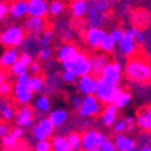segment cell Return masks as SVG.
Returning a JSON list of instances; mask_svg holds the SVG:
<instances>
[{"instance_id":"cell-16","label":"cell","mask_w":151,"mask_h":151,"mask_svg":"<svg viewBox=\"0 0 151 151\" xmlns=\"http://www.w3.org/2000/svg\"><path fill=\"white\" fill-rule=\"evenodd\" d=\"M23 29L25 32L29 33L30 35H41L42 32L46 29V23L45 19L42 18H33V17H27L25 19V23H23Z\"/></svg>"},{"instance_id":"cell-48","label":"cell","mask_w":151,"mask_h":151,"mask_svg":"<svg viewBox=\"0 0 151 151\" xmlns=\"http://www.w3.org/2000/svg\"><path fill=\"white\" fill-rule=\"evenodd\" d=\"M19 60H21L23 64H26V65H30V64L34 61V59H33V56L30 55L29 52H22V53H19Z\"/></svg>"},{"instance_id":"cell-53","label":"cell","mask_w":151,"mask_h":151,"mask_svg":"<svg viewBox=\"0 0 151 151\" xmlns=\"http://www.w3.org/2000/svg\"><path fill=\"white\" fill-rule=\"evenodd\" d=\"M61 35H63L64 41H71V38H72V32H71V30H63Z\"/></svg>"},{"instance_id":"cell-26","label":"cell","mask_w":151,"mask_h":151,"mask_svg":"<svg viewBox=\"0 0 151 151\" xmlns=\"http://www.w3.org/2000/svg\"><path fill=\"white\" fill-rule=\"evenodd\" d=\"M134 119H135V125L137 128H140L144 132H151V116L144 112V109L137 112L136 117H134Z\"/></svg>"},{"instance_id":"cell-5","label":"cell","mask_w":151,"mask_h":151,"mask_svg":"<svg viewBox=\"0 0 151 151\" xmlns=\"http://www.w3.org/2000/svg\"><path fill=\"white\" fill-rule=\"evenodd\" d=\"M120 91H121V87L102 81L101 78H97V87H95L94 95L101 104H105V105L113 104L114 98L119 95Z\"/></svg>"},{"instance_id":"cell-51","label":"cell","mask_w":151,"mask_h":151,"mask_svg":"<svg viewBox=\"0 0 151 151\" xmlns=\"http://www.w3.org/2000/svg\"><path fill=\"white\" fill-rule=\"evenodd\" d=\"M82 95H74L72 97V99H71V106H72V109L78 110L79 108H81V104H82Z\"/></svg>"},{"instance_id":"cell-3","label":"cell","mask_w":151,"mask_h":151,"mask_svg":"<svg viewBox=\"0 0 151 151\" xmlns=\"http://www.w3.org/2000/svg\"><path fill=\"white\" fill-rule=\"evenodd\" d=\"M30 74L26 72L23 75L17 76L14 84H12V99L19 106H26L33 101L34 93L30 88Z\"/></svg>"},{"instance_id":"cell-43","label":"cell","mask_w":151,"mask_h":151,"mask_svg":"<svg viewBox=\"0 0 151 151\" xmlns=\"http://www.w3.org/2000/svg\"><path fill=\"white\" fill-rule=\"evenodd\" d=\"M10 136L12 139H15L17 142H21L23 137H25V129L23 128H19V127H14L11 128L10 131Z\"/></svg>"},{"instance_id":"cell-30","label":"cell","mask_w":151,"mask_h":151,"mask_svg":"<svg viewBox=\"0 0 151 151\" xmlns=\"http://www.w3.org/2000/svg\"><path fill=\"white\" fill-rule=\"evenodd\" d=\"M15 109L11 102H7L6 105L0 109V121H4V123H10V121H14L15 117Z\"/></svg>"},{"instance_id":"cell-47","label":"cell","mask_w":151,"mask_h":151,"mask_svg":"<svg viewBox=\"0 0 151 151\" xmlns=\"http://www.w3.org/2000/svg\"><path fill=\"white\" fill-rule=\"evenodd\" d=\"M109 35L114 40L116 44H119V42L121 41V38H123V35H124V30L123 29H113L112 32L109 33Z\"/></svg>"},{"instance_id":"cell-13","label":"cell","mask_w":151,"mask_h":151,"mask_svg":"<svg viewBox=\"0 0 151 151\" xmlns=\"http://www.w3.org/2000/svg\"><path fill=\"white\" fill-rule=\"evenodd\" d=\"M27 1V17L44 18L48 15V0H26Z\"/></svg>"},{"instance_id":"cell-34","label":"cell","mask_w":151,"mask_h":151,"mask_svg":"<svg viewBox=\"0 0 151 151\" xmlns=\"http://www.w3.org/2000/svg\"><path fill=\"white\" fill-rule=\"evenodd\" d=\"M65 139L68 142V146H70L71 151H81V134L70 132L65 136Z\"/></svg>"},{"instance_id":"cell-63","label":"cell","mask_w":151,"mask_h":151,"mask_svg":"<svg viewBox=\"0 0 151 151\" xmlns=\"http://www.w3.org/2000/svg\"><path fill=\"white\" fill-rule=\"evenodd\" d=\"M0 30H1V29H0Z\"/></svg>"},{"instance_id":"cell-4","label":"cell","mask_w":151,"mask_h":151,"mask_svg":"<svg viewBox=\"0 0 151 151\" xmlns=\"http://www.w3.org/2000/svg\"><path fill=\"white\" fill-rule=\"evenodd\" d=\"M26 38V32L21 25H8L0 30V44L4 48H18Z\"/></svg>"},{"instance_id":"cell-59","label":"cell","mask_w":151,"mask_h":151,"mask_svg":"<svg viewBox=\"0 0 151 151\" xmlns=\"http://www.w3.org/2000/svg\"><path fill=\"white\" fill-rule=\"evenodd\" d=\"M90 151H99V148H93V150H90Z\"/></svg>"},{"instance_id":"cell-58","label":"cell","mask_w":151,"mask_h":151,"mask_svg":"<svg viewBox=\"0 0 151 151\" xmlns=\"http://www.w3.org/2000/svg\"><path fill=\"white\" fill-rule=\"evenodd\" d=\"M109 3H112V1H120V0H108Z\"/></svg>"},{"instance_id":"cell-21","label":"cell","mask_w":151,"mask_h":151,"mask_svg":"<svg viewBox=\"0 0 151 151\" xmlns=\"http://www.w3.org/2000/svg\"><path fill=\"white\" fill-rule=\"evenodd\" d=\"M117 119H119V109H117L113 104L106 105L105 108H104V110L101 112V123H102V125L112 127L113 124L116 123Z\"/></svg>"},{"instance_id":"cell-14","label":"cell","mask_w":151,"mask_h":151,"mask_svg":"<svg viewBox=\"0 0 151 151\" xmlns=\"http://www.w3.org/2000/svg\"><path fill=\"white\" fill-rule=\"evenodd\" d=\"M112 140L117 151H134L137 147L136 139L127 134H114Z\"/></svg>"},{"instance_id":"cell-32","label":"cell","mask_w":151,"mask_h":151,"mask_svg":"<svg viewBox=\"0 0 151 151\" xmlns=\"http://www.w3.org/2000/svg\"><path fill=\"white\" fill-rule=\"evenodd\" d=\"M64 3L63 0H52L48 6V15L50 17H59V15L63 14L64 11Z\"/></svg>"},{"instance_id":"cell-18","label":"cell","mask_w":151,"mask_h":151,"mask_svg":"<svg viewBox=\"0 0 151 151\" xmlns=\"http://www.w3.org/2000/svg\"><path fill=\"white\" fill-rule=\"evenodd\" d=\"M106 34L108 33L102 27H87V30L84 32V41L91 48H98Z\"/></svg>"},{"instance_id":"cell-10","label":"cell","mask_w":151,"mask_h":151,"mask_svg":"<svg viewBox=\"0 0 151 151\" xmlns=\"http://www.w3.org/2000/svg\"><path fill=\"white\" fill-rule=\"evenodd\" d=\"M34 110H33L32 106H19L15 112V117H14V123L15 127H19V128H32V125L34 124Z\"/></svg>"},{"instance_id":"cell-49","label":"cell","mask_w":151,"mask_h":151,"mask_svg":"<svg viewBox=\"0 0 151 151\" xmlns=\"http://www.w3.org/2000/svg\"><path fill=\"white\" fill-rule=\"evenodd\" d=\"M11 131V127L8 123H4V121H0V139H3L4 136H7Z\"/></svg>"},{"instance_id":"cell-33","label":"cell","mask_w":151,"mask_h":151,"mask_svg":"<svg viewBox=\"0 0 151 151\" xmlns=\"http://www.w3.org/2000/svg\"><path fill=\"white\" fill-rule=\"evenodd\" d=\"M53 38V30L52 29H45L41 35H38V46L40 48H49Z\"/></svg>"},{"instance_id":"cell-24","label":"cell","mask_w":151,"mask_h":151,"mask_svg":"<svg viewBox=\"0 0 151 151\" xmlns=\"http://www.w3.org/2000/svg\"><path fill=\"white\" fill-rule=\"evenodd\" d=\"M131 18H132V25H134V27L139 29V30H143V29L150 23V14H148L146 10H143V8H139V10L134 11Z\"/></svg>"},{"instance_id":"cell-8","label":"cell","mask_w":151,"mask_h":151,"mask_svg":"<svg viewBox=\"0 0 151 151\" xmlns=\"http://www.w3.org/2000/svg\"><path fill=\"white\" fill-rule=\"evenodd\" d=\"M102 109V104L97 99L95 95H84L82 98L81 108L76 110L79 117H94L99 114Z\"/></svg>"},{"instance_id":"cell-27","label":"cell","mask_w":151,"mask_h":151,"mask_svg":"<svg viewBox=\"0 0 151 151\" xmlns=\"http://www.w3.org/2000/svg\"><path fill=\"white\" fill-rule=\"evenodd\" d=\"M70 11L71 15L76 19L86 17L87 12V1H82V0H72V3L70 4Z\"/></svg>"},{"instance_id":"cell-55","label":"cell","mask_w":151,"mask_h":151,"mask_svg":"<svg viewBox=\"0 0 151 151\" xmlns=\"http://www.w3.org/2000/svg\"><path fill=\"white\" fill-rule=\"evenodd\" d=\"M137 151H151V144H146V146H137Z\"/></svg>"},{"instance_id":"cell-20","label":"cell","mask_w":151,"mask_h":151,"mask_svg":"<svg viewBox=\"0 0 151 151\" xmlns=\"http://www.w3.org/2000/svg\"><path fill=\"white\" fill-rule=\"evenodd\" d=\"M19 60V50L18 48H7L0 55V68L8 70V68Z\"/></svg>"},{"instance_id":"cell-29","label":"cell","mask_w":151,"mask_h":151,"mask_svg":"<svg viewBox=\"0 0 151 151\" xmlns=\"http://www.w3.org/2000/svg\"><path fill=\"white\" fill-rule=\"evenodd\" d=\"M131 99H132V94H131L128 90H123V88H121V91L119 93V95H117L116 98H114V101H113V105L116 106L117 109H123V108H125V106L129 104Z\"/></svg>"},{"instance_id":"cell-46","label":"cell","mask_w":151,"mask_h":151,"mask_svg":"<svg viewBox=\"0 0 151 151\" xmlns=\"http://www.w3.org/2000/svg\"><path fill=\"white\" fill-rule=\"evenodd\" d=\"M8 17V3L4 0H0V23L6 21V18Z\"/></svg>"},{"instance_id":"cell-28","label":"cell","mask_w":151,"mask_h":151,"mask_svg":"<svg viewBox=\"0 0 151 151\" xmlns=\"http://www.w3.org/2000/svg\"><path fill=\"white\" fill-rule=\"evenodd\" d=\"M50 147H52V151H71L67 139H65V136H63V135L52 136Z\"/></svg>"},{"instance_id":"cell-44","label":"cell","mask_w":151,"mask_h":151,"mask_svg":"<svg viewBox=\"0 0 151 151\" xmlns=\"http://www.w3.org/2000/svg\"><path fill=\"white\" fill-rule=\"evenodd\" d=\"M34 151H52L49 140H38L34 143Z\"/></svg>"},{"instance_id":"cell-23","label":"cell","mask_w":151,"mask_h":151,"mask_svg":"<svg viewBox=\"0 0 151 151\" xmlns=\"http://www.w3.org/2000/svg\"><path fill=\"white\" fill-rule=\"evenodd\" d=\"M48 119H49V121L52 123V125L55 127V128H59V127L64 125V124L68 121L70 113H68L67 109H64V108H59V109L50 110Z\"/></svg>"},{"instance_id":"cell-40","label":"cell","mask_w":151,"mask_h":151,"mask_svg":"<svg viewBox=\"0 0 151 151\" xmlns=\"http://www.w3.org/2000/svg\"><path fill=\"white\" fill-rule=\"evenodd\" d=\"M146 40H147V35L144 33V30H139V29H135L134 32V41L136 45H144L146 44Z\"/></svg>"},{"instance_id":"cell-12","label":"cell","mask_w":151,"mask_h":151,"mask_svg":"<svg viewBox=\"0 0 151 151\" xmlns=\"http://www.w3.org/2000/svg\"><path fill=\"white\" fill-rule=\"evenodd\" d=\"M79 49L74 44H70V42H65L63 45H60L56 50V59L59 60L60 63H70V61H74L78 56H79Z\"/></svg>"},{"instance_id":"cell-56","label":"cell","mask_w":151,"mask_h":151,"mask_svg":"<svg viewBox=\"0 0 151 151\" xmlns=\"http://www.w3.org/2000/svg\"><path fill=\"white\" fill-rule=\"evenodd\" d=\"M3 82H6V72H4V70L0 68V84L3 83Z\"/></svg>"},{"instance_id":"cell-42","label":"cell","mask_w":151,"mask_h":151,"mask_svg":"<svg viewBox=\"0 0 151 151\" xmlns=\"http://www.w3.org/2000/svg\"><path fill=\"white\" fill-rule=\"evenodd\" d=\"M76 75L74 74V71L72 70H63V72H61V79H63V82H65V83H75L76 82Z\"/></svg>"},{"instance_id":"cell-41","label":"cell","mask_w":151,"mask_h":151,"mask_svg":"<svg viewBox=\"0 0 151 151\" xmlns=\"http://www.w3.org/2000/svg\"><path fill=\"white\" fill-rule=\"evenodd\" d=\"M99 151H114L116 150V147H114V143H113V140L110 139L109 136L105 137L104 140L99 143Z\"/></svg>"},{"instance_id":"cell-9","label":"cell","mask_w":151,"mask_h":151,"mask_svg":"<svg viewBox=\"0 0 151 151\" xmlns=\"http://www.w3.org/2000/svg\"><path fill=\"white\" fill-rule=\"evenodd\" d=\"M121 72H123V68H121V64L119 61H110L105 65V68L101 71L98 78H101L102 81L108 82V83H112L114 86H119L120 81H121Z\"/></svg>"},{"instance_id":"cell-15","label":"cell","mask_w":151,"mask_h":151,"mask_svg":"<svg viewBox=\"0 0 151 151\" xmlns=\"http://www.w3.org/2000/svg\"><path fill=\"white\" fill-rule=\"evenodd\" d=\"M78 90L83 95H94L95 87H97V76L88 74L84 76H79L76 82Z\"/></svg>"},{"instance_id":"cell-50","label":"cell","mask_w":151,"mask_h":151,"mask_svg":"<svg viewBox=\"0 0 151 151\" xmlns=\"http://www.w3.org/2000/svg\"><path fill=\"white\" fill-rule=\"evenodd\" d=\"M40 71H41V64H40L38 61H35V60L27 67V72H30V74H33V75H38Z\"/></svg>"},{"instance_id":"cell-62","label":"cell","mask_w":151,"mask_h":151,"mask_svg":"<svg viewBox=\"0 0 151 151\" xmlns=\"http://www.w3.org/2000/svg\"><path fill=\"white\" fill-rule=\"evenodd\" d=\"M114 151H117V150H114Z\"/></svg>"},{"instance_id":"cell-17","label":"cell","mask_w":151,"mask_h":151,"mask_svg":"<svg viewBox=\"0 0 151 151\" xmlns=\"http://www.w3.org/2000/svg\"><path fill=\"white\" fill-rule=\"evenodd\" d=\"M71 70L74 71V74L79 76H84V75L91 74V65H90V60L88 57L84 55V53H79V56L74 60L72 63V68Z\"/></svg>"},{"instance_id":"cell-6","label":"cell","mask_w":151,"mask_h":151,"mask_svg":"<svg viewBox=\"0 0 151 151\" xmlns=\"http://www.w3.org/2000/svg\"><path fill=\"white\" fill-rule=\"evenodd\" d=\"M53 134H55V127L52 125L48 117H41L32 125V136L33 139H35V142L49 140Z\"/></svg>"},{"instance_id":"cell-38","label":"cell","mask_w":151,"mask_h":151,"mask_svg":"<svg viewBox=\"0 0 151 151\" xmlns=\"http://www.w3.org/2000/svg\"><path fill=\"white\" fill-rule=\"evenodd\" d=\"M112 128L114 131V134H125L128 131V127H127V123L124 119H117L116 123L112 125Z\"/></svg>"},{"instance_id":"cell-60","label":"cell","mask_w":151,"mask_h":151,"mask_svg":"<svg viewBox=\"0 0 151 151\" xmlns=\"http://www.w3.org/2000/svg\"><path fill=\"white\" fill-rule=\"evenodd\" d=\"M82 1H87V0H82Z\"/></svg>"},{"instance_id":"cell-54","label":"cell","mask_w":151,"mask_h":151,"mask_svg":"<svg viewBox=\"0 0 151 151\" xmlns=\"http://www.w3.org/2000/svg\"><path fill=\"white\" fill-rule=\"evenodd\" d=\"M12 151H29V148H27V146H25V144H18V147L17 148H14Z\"/></svg>"},{"instance_id":"cell-22","label":"cell","mask_w":151,"mask_h":151,"mask_svg":"<svg viewBox=\"0 0 151 151\" xmlns=\"http://www.w3.org/2000/svg\"><path fill=\"white\" fill-rule=\"evenodd\" d=\"M88 60H90V65H91V75H94V76H99L101 71L109 63L106 55H104V53H95L91 57H88Z\"/></svg>"},{"instance_id":"cell-19","label":"cell","mask_w":151,"mask_h":151,"mask_svg":"<svg viewBox=\"0 0 151 151\" xmlns=\"http://www.w3.org/2000/svg\"><path fill=\"white\" fill-rule=\"evenodd\" d=\"M8 15L14 19H22L27 17V1L26 0H12L8 4Z\"/></svg>"},{"instance_id":"cell-64","label":"cell","mask_w":151,"mask_h":151,"mask_svg":"<svg viewBox=\"0 0 151 151\" xmlns=\"http://www.w3.org/2000/svg\"><path fill=\"white\" fill-rule=\"evenodd\" d=\"M33 151H34V150H33Z\"/></svg>"},{"instance_id":"cell-35","label":"cell","mask_w":151,"mask_h":151,"mask_svg":"<svg viewBox=\"0 0 151 151\" xmlns=\"http://www.w3.org/2000/svg\"><path fill=\"white\" fill-rule=\"evenodd\" d=\"M26 72H27V65L22 63L21 60L15 61V63L8 68V74H10L11 76H15V78L19 76V75L26 74Z\"/></svg>"},{"instance_id":"cell-52","label":"cell","mask_w":151,"mask_h":151,"mask_svg":"<svg viewBox=\"0 0 151 151\" xmlns=\"http://www.w3.org/2000/svg\"><path fill=\"white\" fill-rule=\"evenodd\" d=\"M124 120H125L127 127H128V131H127V132H132V131L136 128V125H135V119L134 117H131V116H125Z\"/></svg>"},{"instance_id":"cell-7","label":"cell","mask_w":151,"mask_h":151,"mask_svg":"<svg viewBox=\"0 0 151 151\" xmlns=\"http://www.w3.org/2000/svg\"><path fill=\"white\" fill-rule=\"evenodd\" d=\"M105 137H108V135L102 134L98 129H87L84 131L81 135V151H90L93 148H98L99 143H101Z\"/></svg>"},{"instance_id":"cell-39","label":"cell","mask_w":151,"mask_h":151,"mask_svg":"<svg viewBox=\"0 0 151 151\" xmlns=\"http://www.w3.org/2000/svg\"><path fill=\"white\" fill-rule=\"evenodd\" d=\"M53 57V49L52 48H40L38 49V59L41 61H49Z\"/></svg>"},{"instance_id":"cell-61","label":"cell","mask_w":151,"mask_h":151,"mask_svg":"<svg viewBox=\"0 0 151 151\" xmlns=\"http://www.w3.org/2000/svg\"><path fill=\"white\" fill-rule=\"evenodd\" d=\"M150 137H151V135H150ZM150 140H151V139H150Z\"/></svg>"},{"instance_id":"cell-45","label":"cell","mask_w":151,"mask_h":151,"mask_svg":"<svg viewBox=\"0 0 151 151\" xmlns=\"http://www.w3.org/2000/svg\"><path fill=\"white\" fill-rule=\"evenodd\" d=\"M11 93H12V83L6 81L0 84V97H6L7 98Z\"/></svg>"},{"instance_id":"cell-2","label":"cell","mask_w":151,"mask_h":151,"mask_svg":"<svg viewBox=\"0 0 151 151\" xmlns=\"http://www.w3.org/2000/svg\"><path fill=\"white\" fill-rule=\"evenodd\" d=\"M109 12L108 0H88L87 1V25L88 27H101L105 23Z\"/></svg>"},{"instance_id":"cell-11","label":"cell","mask_w":151,"mask_h":151,"mask_svg":"<svg viewBox=\"0 0 151 151\" xmlns=\"http://www.w3.org/2000/svg\"><path fill=\"white\" fill-rule=\"evenodd\" d=\"M134 32L135 27H131L128 30H124V35L121 41L117 44L119 45V52L124 56H134L136 52V44L134 41Z\"/></svg>"},{"instance_id":"cell-25","label":"cell","mask_w":151,"mask_h":151,"mask_svg":"<svg viewBox=\"0 0 151 151\" xmlns=\"http://www.w3.org/2000/svg\"><path fill=\"white\" fill-rule=\"evenodd\" d=\"M50 106H52V102H50V98L45 94L38 95L37 98L34 99V104H33V110L41 113V114H45V113L50 112Z\"/></svg>"},{"instance_id":"cell-36","label":"cell","mask_w":151,"mask_h":151,"mask_svg":"<svg viewBox=\"0 0 151 151\" xmlns=\"http://www.w3.org/2000/svg\"><path fill=\"white\" fill-rule=\"evenodd\" d=\"M116 45H117V44L114 42V40H113L109 34H106V35H105V38H104V40L101 41V44H99L98 48L102 50V52H104V55H105V53H110V52H113V49L116 48Z\"/></svg>"},{"instance_id":"cell-31","label":"cell","mask_w":151,"mask_h":151,"mask_svg":"<svg viewBox=\"0 0 151 151\" xmlns=\"http://www.w3.org/2000/svg\"><path fill=\"white\" fill-rule=\"evenodd\" d=\"M30 88L33 93H41L45 88V79L41 75H30Z\"/></svg>"},{"instance_id":"cell-37","label":"cell","mask_w":151,"mask_h":151,"mask_svg":"<svg viewBox=\"0 0 151 151\" xmlns=\"http://www.w3.org/2000/svg\"><path fill=\"white\" fill-rule=\"evenodd\" d=\"M18 144H19V142H17L15 139H12V137L10 136V134L1 139V146H3L4 150H11L12 151L14 148L18 147Z\"/></svg>"},{"instance_id":"cell-1","label":"cell","mask_w":151,"mask_h":151,"mask_svg":"<svg viewBox=\"0 0 151 151\" xmlns=\"http://www.w3.org/2000/svg\"><path fill=\"white\" fill-rule=\"evenodd\" d=\"M127 78L137 83H150L151 82V63L143 56L131 57L124 67Z\"/></svg>"},{"instance_id":"cell-57","label":"cell","mask_w":151,"mask_h":151,"mask_svg":"<svg viewBox=\"0 0 151 151\" xmlns=\"http://www.w3.org/2000/svg\"><path fill=\"white\" fill-rule=\"evenodd\" d=\"M144 112L151 116V105H147V106H146V108H144Z\"/></svg>"}]
</instances>
